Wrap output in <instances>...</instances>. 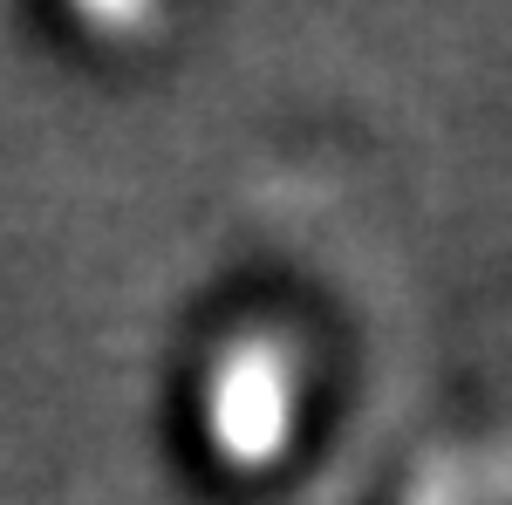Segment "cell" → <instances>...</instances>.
<instances>
[{
  "mask_svg": "<svg viewBox=\"0 0 512 505\" xmlns=\"http://www.w3.org/2000/svg\"><path fill=\"white\" fill-rule=\"evenodd\" d=\"M294 369L274 342H233L212 369V444L239 471H260L287 451Z\"/></svg>",
  "mask_w": 512,
  "mask_h": 505,
  "instance_id": "cell-1",
  "label": "cell"
},
{
  "mask_svg": "<svg viewBox=\"0 0 512 505\" xmlns=\"http://www.w3.org/2000/svg\"><path fill=\"white\" fill-rule=\"evenodd\" d=\"M417 505H458V492H451V478H431V485L417 492Z\"/></svg>",
  "mask_w": 512,
  "mask_h": 505,
  "instance_id": "cell-2",
  "label": "cell"
}]
</instances>
